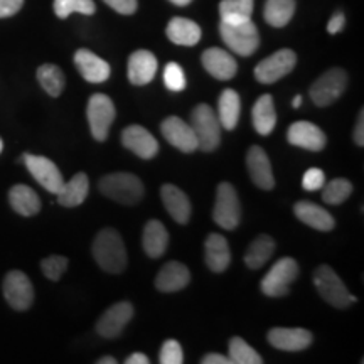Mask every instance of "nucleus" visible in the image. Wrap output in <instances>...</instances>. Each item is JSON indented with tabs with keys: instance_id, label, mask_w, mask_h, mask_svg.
I'll return each mask as SVG.
<instances>
[{
	"instance_id": "nucleus-4",
	"label": "nucleus",
	"mask_w": 364,
	"mask_h": 364,
	"mask_svg": "<svg viewBox=\"0 0 364 364\" xmlns=\"http://www.w3.org/2000/svg\"><path fill=\"white\" fill-rule=\"evenodd\" d=\"M191 127H193L198 149L203 152H215L221 142V124L216 112L206 103L198 105L191 115Z\"/></svg>"
},
{
	"instance_id": "nucleus-30",
	"label": "nucleus",
	"mask_w": 364,
	"mask_h": 364,
	"mask_svg": "<svg viewBox=\"0 0 364 364\" xmlns=\"http://www.w3.org/2000/svg\"><path fill=\"white\" fill-rule=\"evenodd\" d=\"M252 120L255 130L260 135L272 134L277 125V112L272 95H262L253 105Z\"/></svg>"
},
{
	"instance_id": "nucleus-14",
	"label": "nucleus",
	"mask_w": 364,
	"mask_h": 364,
	"mask_svg": "<svg viewBox=\"0 0 364 364\" xmlns=\"http://www.w3.org/2000/svg\"><path fill=\"white\" fill-rule=\"evenodd\" d=\"M268 343L280 351L297 353L307 349L312 344L311 331L302 327H273L268 331Z\"/></svg>"
},
{
	"instance_id": "nucleus-47",
	"label": "nucleus",
	"mask_w": 364,
	"mask_h": 364,
	"mask_svg": "<svg viewBox=\"0 0 364 364\" xmlns=\"http://www.w3.org/2000/svg\"><path fill=\"white\" fill-rule=\"evenodd\" d=\"M201 363L203 364H231L230 358H225L223 354H216V353L206 354V356L201 359Z\"/></svg>"
},
{
	"instance_id": "nucleus-29",
	"label": "nucleus",
	"mask_w": 364,
	"mask_h": 364,
	"mask_svg": "<svg viewBox=\"0 0 364 364\" xmlns=\"http://www.w3.org/2000/svg\"><path fill=\"white\" fill-rule=\"evenodd\" d=\"M167 38L177 46H196L201 41V27L186 17H174L167 24Z\"/></svg>"
},
{
	"instance_id": "nucleus-13",
	"label": "nucleus",
	"mask_w": 364,
	"mask_h": 364,
	"mask_svg": "<svg viewBox=\"0 0 364 364\" xmlns=\"http://www.w3.org/2000/svg\"><path fill=\"white\" fill-rule=\"evenodd\" d=\"M132 317H134V307L130 302L113 304L98 318L97 332L105 339H115L124 332Z\"/></svg>"
},
{
	"instance_id": "nucleus-49",
	"label": "nucleus",
	"mask_w": 364,
	"mask_h": 364,
	"mask_svg": "<svg viewBox=\"0 0 364 364\" xmlns=\"http://www.w3.org/2000/svg\"><path fill=\"white\" fill-rule=\"evenodd\" d=\"M98 364H117V359L112 358V356H105L102 359H98L97 361Z\"/></svg>"
},
{
	"instance_id": "nucleus-25",
	"label": "nucleus",
	"mask_w": 364,
	"mask_h": 364,
	"mask_svg": "<svg viewBox=\"0 0 364 364\" xmlns=\"http://www.w3.org/2000/svg\"><path fill=\"white\" fill-rule=\"evenodd\" d=\"M294 213L304 225L311 226L317 231H332L336 226V221L331 213L316 203L300 201L294 206Z\"/></svg>"
},
{
	"instance_id": "nucleus-35",
	"label": "nucleus",
	"mask_w": 364,
	"mask_h": 364,
	"mask_svg": "<svg viewBox=\"0 0 364 364\" xmlns=\"http://www.w3.org/2000/svg\"><path fill=\"white\" fill-rule=\"evenodd\" d=\"M253 0H221L220 16L225 22H243L252 19Z\"/></svg>"
},
{
	"instance_id": "nucleus-32",
	"label": "nucleus",
	"mask_w": 364,
	"mask_h": 364,
	"mask_svg": "<svg viewBox=\"0 0 364 364\" xmlns=\"http://www.w3.org/2000/svg\"><path fill=\"white\" fill-rule=\"evenodd\" d=\"M273 253H275V240L270 235H260L250 243L245 253V263L252 270H258L270 260Z\"/></svg>"
},
{
	"instance_id": "nucleus-5",
	"label": "nucleus",
	"mask_w": 364,
	"mask_h": 364,
	"mask_svg": "<svg viewBox=\"0 0 364 364\" xmlns=\"http://www.w3.org/2000/svg\"><path fill=\"white\" fill-rule=\"evenodd\" d=\"M314 285L321 297L336 309H348L356 304V297L349 292L339 275L329 265H321L314 272Z\"/></svg>"
},
{
	"instance_id": "nucleus-45",
	"label": "nucleus",
	"mask_w": 364,
	"mask_h": 364,
	"mask_svg": "<svg viewBox=\"0 0 364 364\" xmlns=\"http://www.w3.org/2000/svg\"><path fill=\"white\" fill-rule=\"evenodd\" d=\"M344 26H346V16L343 12H336L334 16L331 17V21H329V24H327V33L329 34H339L341 31L344 29Z\"/></svg>"
},
{
	"instance_id": "nucleus-17",
	"label": "nucleus",
	"mask_w": 364,
	"mask_h": 364,
	"mask_svg": "<svg viewBox=\"0 0 364 364\" xmlns=\"http://www.w3.org/2000/svg\"><path fill=\"white\" fill-rule=\"evenodd\" d=\"M122 144L140 159H154L159 152V142L142 125H130L122 132Z\"/></svg>"
},
{
	"instance_id": "nucleus-46",
	"label": "nucleus",
	"mask_w": 364,
	"mask_h": 364,
	"mask_svg": "<svg viewBox=\"0 0 364 364\" xmlns=\"http://www.w3.org/2000/svg\"><path fill=\"white\" fill-rule=\"evenodd\" d=\"M354 144L358 147H363L364 145V110L359 112L356 129H354Z\"/></svg>"
},
{
	"instance_id": "nucleus-44",
	"label": "nucleus",
	"mask_w": 364,
	"mask_h": 364,
	"mask_svg": "<svg viewBox=\"0 0 364 364\" xmlns=\"http://www.w3.org/2000/svg\"><path fill=\"white\" fill-rule=\"evenodd\" d=\"M24 6V0H0V19L16 16Z\"/></svg>"
},
{
	"instance_id": "nucleus-9",
	"label": "nucleus",
	"mask_w": 364,
	"mask_h": 364,
	"mask_svg": "<svg viewBox=\"0 0 364 364\" xmlns=\"http://www.w3.org/2000/svg\"><path fill=\"white\" fill-rule=\"evenodd\" d=\"M348 88V75L341 68H332L326 71L317 81L311 86V98L317 107H329L343 97Z\"/></svg>"
},
{
	"instance_id": "nucleus-38",
	"label": "nucleus",
	"mask_w": 364,
	"mask_h": 364,
	"mask_svg": "<svg viewBox=\"0 0 364 364\" xmlns=\"http://www.w3.org/2000/svg\"><path fill=\"white\" fill-rule=\"evenodd\" d=\"M97 11L93 0H54V12L59 19H68L73 12L91 16Z\"/></svg>"
},
{
	"instance_id": "nucleus-1",
	"label": "nucleus",
	"mask_w": 364,
	"mask_h": 364,
	"mask_svg": "<svg viewBox=\"0 0 364 364\" xmlns=\"http://www.w3.org/2000/svg\"><path fill=\"white\" fill-rule=\"evenodd\" d=\"M91 252H93L98 267L107 273L118 275L127 268V250L124 240L113 228H105L100 231L93 241Z\"/></svg>"
},
{
	"instance_id": "nucleus-50",
	"label": "nucleus",
	"mask_w": 364,
	"mask_h": 364,
	"mask_svg": "<svg viewBox=\"0 0 364 364\" xmlns=\"http://www.w3.org/2000/svg\"><path fill=\"white\" fill-rule=\"evenodd\" d=\"M169 2L174 4V6H179V7H184V6H189L193 0H169Z\"/></svg>"
},
{
	"instance_id": "nucleus-27",
	"label": "nucleus",
	"mask_w": 364,
	"mask_h": 364,
	"mask_svg": "<svg viewBox=\"0 0 364 364\" xmlns=\"http://www.w3.org/2000/svg\"><path fill=\"white\" fill-rule=\"evenodd\" d=\"M142 247L150 258H161L169 247V233L159 220H150L144 228Z\"/></svg>"
},
{
	"instance_id": "nucleus-26",
	"label": "nucleus",
	"mask_w": 364,
	"mask_h": 364,
	"mask_svg": "<svg viewBox=\"0 0 364 364\" xmlns=\"http://www.w3.org/2000/svg\"><path fill=\"white\" fill-rule=\"evenodd\" d=\"M90 191V179L85 172H78L71 177V181H68L63 184V188L58 196V203L63 208H76L80 204L85 203V199L88 198Z\"/></svg>"
},
{
	"instance_id": "nucleus-24",
	"label": "nucleus",
	"mask_w": 364,
	"mask_h": 364,
	"mask_svg": "<svg viewBox=\"0 0 364 364\" xmlns=\"http://www.w3.org/2000/svg\"><path fill=\"white\" fill-rule=\"evenodd\" d=\"M204 260H206L209 270L215 273H223L230 267L231 252L225 236L218 233L208 235L206 243H204Z\"/></svg>"
},
{
	"instance_id": "nucleus-41",
	"label": "nucleus",
	"mask_w": 364,
	"mask_h": 364,
	"mask_svg": "<svg viewBox=\"0 0 364 364\" xmlns=\"http://www.w3.org/2000/svg\"><path fill=\"white\" fill-rule=\"evenodd\" d=\"M161 364H182L184 363V353H182L181 344L174 339L166 341L162 344L161 358H159Z\"/></svg>"
},
{
	"instance_id": "nucleus-51",
	"label": "nucleus",
	"mask_w": 364,
	"mask_h": 364,
	"mask_svg": "<svg viewBox=\"0 0 364 364\" xmlns=\"http://www.w3.org/2000/svg\"><path fill=\"white\" fill-rule=\"evenodd\" d=\"M300 105H302V97H300V95H297V97L294 98V102H292V107H294V108H299Z\"/></svg>"
},
{
	"instance_id": "nucleus-43",
	"label": "nucleus",
	"mask_w": 364,
	"mask_h": 364,
	"mask_svg": "<svg viewBox=\"0 0 364 364\" xmlns=\"http://www.w3.org/2000/svg\"><path fill=\"white\" fill-rule=\"evenodd\" d=\"M108 7H112L113 11L122 14V16H132L136 11V0H103Z\"/></svg>"
},
{
	"instance_id": "nucleus-10",
	"label": "nucleus",
	"mask_w": 364,
	"mask_h": 364,
	"mask_svg": "<svg viewBox=\"0 0 364 364\" xmlns=\"http://www.w3.org/2000/svg\"><path fill=\"white\" fill-rule=\"evenodd\" d=\"M297 65V54L292 49H280L255 68V78L262 85H272L285 78Z\"/></svg>"
},
{
	"instance_id": "nucleus-7",
	"label": "nucleus",
	"mask_w": 364,
	"mask_h": 364,
	"mask_svg": "<svg viewBox=\"0 0 364 364\" xmlns=\"http://www.w3.org/2000/svg\"><path fill=\"white\" fill-rule=\"evenodd\" d=\"M213 220L223 230L233 231L241 220V206L238 194L230 182H221L216 191V203L213 209Z\"/></svg>"
},
{
	"instance_id": "nucleus-2",
	"label": "nucleus",
	"mask_w": 364,
	"mask_h": 364,
	"mask_svg": "<svg viewBox=\"0 0 364 364\" xmlns=\"http://www.w3.org/2000/svg\"><path fill=\"white\" fill-rule=\"evenodd\" d=\"M98 189L108 199L125 204V206L139 204L145 194L142 181L129 172H115V174L102 177L98 182Z\"/></svg>"
},
{
	"instance_id": "nucleus-11",
	"label": "nucleus",
	"mask_w": 364,
	"mask_h": 364,
	"mask_svg": "<svg viewBox=\"0 0 364 364\" xmlns=\"http://www.w3.org/2000/svg\"><path fill=\"white\" fill-rule=\"evenodd\" d=\"M4 297L14 311H27L34 302V287L21 270L9 272L4 279Z\"/></svg>"
},
{
	"instance_id": "nucleus-18",
	"label": "nucleus",
	"mask_w": 364,
	"mask_h": 364,
	"mask_svg": "<svg viewBox=\"0 0 364 364\" xmlns=\"http://www.w3.org/2000/svg\"><path fill=\"white\" fill-rule=\"evenodd\" d=\"M248 174L252 177L253 184L263 191H270L275 188V177H273L272 164L267 152L258 145L250 147L247 154Z\"/></svg>"
},
{
	"instance_id": "nucleus-33",
	"label": "nucleus",
	"mask_w": 364,
	"mask_h": 364,
	"mask_svg": "<svg viewBox=\"0 0 364 364\" xmlns=\"http://www.w3.org/2000/svg\"><path fill=\"white\" fill-rule=\"evenodd\" d=\"M295 0H267L263 17L272 27H285L295 14Z\"/></svg>"
},
{
	"instance_id": "nucleus-37",
	"label": "nucleus",
	"mask_w": 364,
	"mask_h": 364,
	"mask_svg": "<svg viewBox=\"0 0 364 364\" xmlns=\"http://www.w3.org/2000/svg\"><path fill=\"white\" fill-rule=\"evenodd\" d=\"M322 188H324L322 199H324L326 204H331V206L343 204L353 193V184L348 179H332L331 182L322 186Z\"/></svg>"
},
{
	"instance_id": "nucleus-22",
	"label": "nucleus",
	"mask_w": 364,
	"mask_h": 364,
	"mask_svg": "<svg viewBox=\"0 0 364 364\" xmlns=\"http://www.w3.org/2000/svg\"><path fill=\"white\" fill-rule=\"evenodd\" d=\"M191 282V273L188 267L182 265L181 262L166 263L156 277V289L164 294L179 292L186 289Z\"/></svg>"
},
{
	"instance_id": "nucleus-8",
	"label": "nucleus",
	"mask_w": 364,
	"mask_h": 364,
	"mask_svg": "<svg viewBox=\"0 0 364 364\" xmlns=\"http://www.w3.org/2000/svg\"><path fill=\"white\" fill-rule=\"evenodd\" d=\"M299 277V263L294 258H280L270 268V272L263 277L262 280V292L268 295V297H284L289 294L290 285Z\"/></svg>"
},
{
	"instance_id": "nucleus-20",
	"label": "nucleus",
	"mask_w": 364,
	"mask_h": 364,
	"mask_svg": "<svg viewBox=\"0 0 364 364\" xmlns=\"http://www.w3.org/2000/svg\"><path fill=\"white\" fill-rule=\"evenodd\" d=\"M75 65L78 68L80 75L88 81V83H103L110 78L112 68L105 59L97 56L88 49H78L75 54Z\"/></svg>"
},
{
	"instance_id": "nucleus-48",
	"label": "nucleus",
	"mask_w": 364,
	"mask_h": 364,
	"mask_svg": "<svg viewBox=\"0 0 364 364\" xmlns=\"http://www.w3.org/2000/svg\"><path fill=\"white\" fill-rule=\"evenodd\" d=\"M149 358L142 353H134L125 359V364H149Z\"/></svg>"
},
{
	"instance_id": "nucleus-39",
	"label": "nucleus",
	"mask_w": 364,
	"mask_h": 364,
	"mask_svg": "<svg viewBox=\"0 0 364 364\" xmlns=\"http://www.w3.org/2000/svg\"><path fill=\"white\" fill-rule=\"evenodd\" d=\"M68 263L70 262H68L66 257H61V255H51V257L44 258V260L41 262V270H43V273L49 280L58 282L63 275H65Z\"/></svg>"
},
{
	"instance_id": "nucleus-16",
	"label": "nucleus",
	"mask_w": 364,
	"mask_h": 364,
	"mask_svg": "<svg viewBox=\"0 0 364 364\" xmlns=\"http://www.w3.org/2000/svg\"><path fill=\"white\" fill-rule=\"evenodd\" d=\"M287 140L295 147L306 149L309 152H321L327 144L324 132L311 122H295L290 125L287 132Z\"/></svg>"
},
{
	"instance_id": "nucleus-40",
	"label": "nucleus",
	"mask_w": 364,
	"mask_h": 364,
	"mask_svg": "<svg viewBox=\"0 0 364 364\" xmlns=\"http://www.w3.org/2000/svg\"><path fill=\"white\" fill-rule=\"evenodd\" d=\"M164 83L171 91H182L186 88L184 70L177 63H169L164 70Z\"/></svg>"
},
{
	"instance_id": "nucleus-19",
	"label": "nucleus",
	"mask_w": 364,
	"mask_h": 364,
	"mask_svg": "<svg viewBox=\"0 0 364 364\" xmlns=\"http://www.w3.org/2000/svg\"><path fill=\"white\" fill-rule=\"evenodd\" d=\"M203 66L213 78L228 81L235 78L236 73H238V65H236V59L231 56L230 53H226L221 48H209L203 53L201 56Z\"/></svg>"
},
{
	"instance_id": "nucleus-6",
	"label": "nucleus",
	"mask_w": 364,
	"mask_h": 364,
	"mask_svg": "<svg viewBox=\"0 0 364 364\" xmlns=\"http://www.w3.org/2000/svg\"><path fill=\"white\" fill-rule=\"evenodd\" d=\"M86 117H88L90 130L97 142H105L110 134L112 124L117 117L115 105L112 98L103 93H95L90 98L88 107H86Z\"/></svg>"
},
{
	"instance_id": "nucleus-21",
	"label": "nucleus",
	"mask_w": 364,
	"mask_h": 364,
	"mask_svg": "<svg viewBox=\"0 0 364 364\" xmlns=\"http://www.w3.org/2000/svg\"><path fill=\"white\" fill-rule=\"evenodd\" d=\"M161 198L164 208L167 209L172 220L179 223V225H188L191 220V213H193L188 194L174 184H164L161 188Z\"/></svg>"
},
{
	"instance_id": "nucleus-36",
	"label": "nucleus",
	"mask_w": 364,
	"mask_h": 364,
	"mask_svg": "<svg viewBox=\"0 0 364 364\" xmlns=\"http://www.w3.org/2000/svg\"><path fill=\"white\" fill-rule=\"evenodd\" d=\"M230 361L231 364H262L263 359L247 341L241 338H233L230 341Z\"/></svg>"
},
{
	"instance_id": "nucleus-31",
	"label": "nucleus",
	"mask_w": 364,
	"mask_h": 364,
	"mask_svg": "<svg viewBox=\"0 0 364 364\" xmlns=\"http://www.w3.org/2000/svg\"><path fill=\"white\" fill-rule=\"evenodd\" d=\"M241 113V100L235 90H225L221 93L220 102H218V118H220L221 129L235 130L240 122Z\"/></svg>"
},
{
	"instance_id": "nucleus-3",
	"label": "nucleus",
	"mask_w": 364,
	"mask_h": 364,
	"mask_svg": "<svg viewBox=\"0 0 364 364\" xmlns=\"http://www.w3.org/2000/svg\"><path fill=\"white\" fill-rule=\"evenodd\" d=\"M221 39L231 51L238 56H252L260 46V34L258 27L253 24L252 19L243 22H225L220 24Z\"/></svg>"
},
{
	"instance_id": "nucleus-42",
	"label": "nucleus",
	"mask_w": 364,
	"mask_h": 364,
	"mask_svg": "<svg viewBox=\"0 0 364 364\" xmlns=\"http://www.w3.org/2000/svg\"><path fill=\"white\" fill-rule=\"evenodd\" d=\"M326 184V174L324 171L312 167L309 169L302 177V188L309 191V193H316V191L322 189V186Z\"/></svg>"
},
{
	"instance_id": "nucleus-34",
	"label": "nucleus",
	"mask_w": 364,
	"mask_h": 364,
	"mask_svg": "<svg viewBox=\"0 0 364 364\" xmlns=\"http://www.w3.org/2000/svg\"><path fill=\"white\" fill-rule=\"evenodd\" d=\"M38 81H39V85L44 88L46 93H48L49 97H54V98L59 97V95L65 91V86H66L65 73H63L61 68H58L56 65L39 66Z\"/></svg>"
},
{
	"instance_id": "nucleus-12",
	"label": "nucleus",
	"mask_w": 364,
	"mask_h": 364,
	"mask_svg": "<svg viewBox=\"0 0 364 364\" xmlns=\"http://www.w3.org/2000/svg\"><path fill=\"white\" fill-rule=\"evenodd\" d=\"M22 162L26 164L31 176H33L48 193L56 196L59 191H61L63 184H65V179H63L61 171L58 169V166L53 161H49L48 157L24 154Z\"/></svg>"
},
{
	"instance_id": "nucleus-28",
	"label": "nucleus",
	"mask_w": 364,
	"mask_h": 364,
	"mask_svg": "<svg viewBox=\"0 0 364 364\" xmlns=\"http://www.w3.org/2000/svg\"><path fill=\"white\" fill-rule=\"evenodd\" d=\"M9 203L21 216H36L41 211V199L34 189L26 184H17L9 191Z\"/></svg>"
},
{
	"instance_id": "nucleus-23",
	"label": "nucleus",
	"mask_w": 364,
	"mask_h": 364,
	"mask_svg": "<svg viewBox=\"0 0 364 364\" xmlns=\"http://www.w3.org/2000/svg\"><path fill=\"white\" fill-rule=\"evenodd\" d=\"M157 73V59L150 51L140 49L129 58V81L135 86L149 85Z\"/></svg>"
},
{
	"instance_id": "nucleus-15",
	"label": "nucleus",
	"mask_w": 364,
	"mask_h": 364,
	"mask_svg": "<svg viewBox=\"0 0 364 364\" xmlns=\"http://www.w3.org/2000/svg\"><path fill=\"white\" fill-rule=\"evenodd\" d=\"M161 132L164 139L176 149L184 154H193L198 150V139H196L193 127L186 124L179 117H169L162 122Z\"/></svg>"
},
{
	"instance_id": "nucleus-52",
	"label": "nucleus",
	"mask_w": 364,
	"mask_h": 364,
	"mask_svg": "<svg viewBox=\"0 0 364 364\" xmlns=\"http://www.w3.org/2000/svg\"><path fill=\"white\" fill-rule=\"evenodd\" d=\"M4 150V142H2V139H0V152H2Z\"/></svg>"
}]
</instances>
